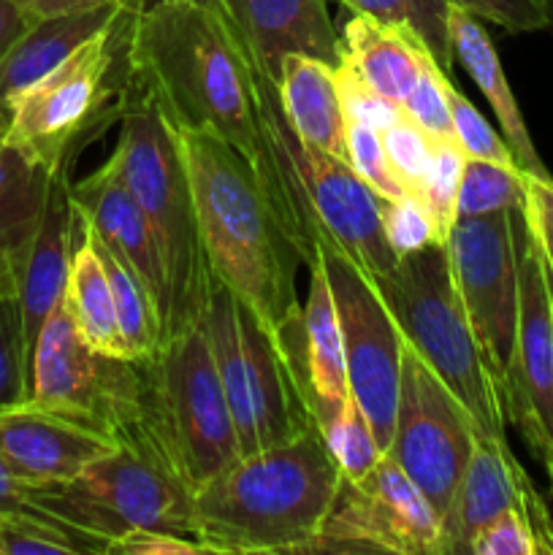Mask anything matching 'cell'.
I'll use <instances>...</instances> for the list:
<instances>
[{
	"instance_id": "obj_1",
	"label": "cell",
	"mask_w": 553,
	"mask_h": 555,
	"mask_svg": "<svg viewBox=\"0 0 553 555\" xmlns=\"http://www.w3.org/2000/svg\"><path fill=\"white\" fill-rule=\"evenodd\" d=\"M177 133L211 274L280 336L301 309L296 271L304 263L296 247L282 231L255 168L231 144L206 130L177 128Z\"/></svg>"
},
{
	"instance_id": "obj_51",
	"label": "cell",
	"mask_w": 553,
	"mask_h": 555,
	"mask_svg": "<svg viewBox=\"0 0 553 555\" xmlns=\"http://www.w3.org/2000/svg\"><path fill=\"white\" fill-rule=\"evenodd\" d=\"M548 9H551V20H553V0H548Z\"/></svg>"
},
{
	"instance_id": "obj_13",
	"label": "cell",
	"mask_w": 553,
	"mask_h": 555,
	"mask_svg": "<svg viewBox=\"0 0 553 555\" xmlns=\"http://www.w3.org/2000/svg\"><path fill=\"white\" fill-rule=\"evenodd\" d=\"M318 260L329 276L345 341L350 396L366 412L380 450L394 437L404 339L377 287L329 242H318Z\"/></svg>"
},
{
	"instance_id": "obj_36",
	"label": "cell",
	"mask_w": 553,
	"mask_h": 555,
	"mask_svg": "<svg viewBox=\"0 0 553 555\" xmlns=\"http://www.w3.org/2000/svg\"><path fill=\"white\" fill-rule=\"evenodd\" d=\"M345 141L347 163H350L352 171H356L380 198H404L407 190L404 184H401V179L396 177L394 166H390L383 133H380L377 128L356 122V119H347Z\"/></svg>"
},
{
	"instance_id": "obj_50",
	"label": "cell",
	"mask_w": 553,
	"mask_h": 555,
	"mask_svg": "<svg viewBox=\"0 0 553 555\" xmlns=\"http://www.w3.org/2000/svg\"><path fill=\"white\" fill-rule=\"evenodd\" d=\"M9 280H14V276H9V274H0V282H9ZM16 282V280H14Z\"/></svg>"
},
{
	"instance_id": "obj_10",
	"label": "cell",
	"mask_w": 553,
	"mask_h": 555,
	"mask_svg": "<svg viewBox=\"0 0 553 555\" xmlns=\"http://www.w3.org/2000/svg\"><path fill=\"white\" fill-rule=\"evenodd\" d=\"M27 404L117 439L139 421V366L130 358L95 350L81 336L63 296L33 350Z\"/></svg>"
},
{
	"instance_id": "obj_5",
	"label": "cell",
	"mask_w": 553,
	"mask_h": 555,
	"mask_svg": "<svg viewBox=\"0 0 553 555\" xmlns=\"http://www.w3.org/2000/svg\"><path fill=\"white\" fill-rule=\"evenodd\" d=\"M139 366V423L190 491L239 459L226 390L201 323L163 339Z\"/></svg>"
},
{
	"instance_id": "obj_42",
	"label": "cell",
	"mask_w": 553,
	"mask_h": 555,
	"mask_svg": "<svg viewBox=\"0 0 553 555\" xmlns=\"http://www.w3.org/2000/svg\"><path fill=\"white\" fill-rule=\"evenodd\" d=\"M450 3L510 33H535L553 25L548 0H450Z\"/></svg>"
},
{
	"instance_id": "obj_8",
	"label": "cell",
	"mask_w": 553,
	"mask_h": 555,
	"mask_svg": "<svg viewBox=\"0 0 553 555\" xmlns=\"http://www.w3.org/2000/svg\"><path fill=\"white\" fill-rule=\"evenodd\" d=\"M201 328L226 390L239 455L285 444L318 428L280 336L215 274Z\"/></svg>"
},
{
	"instance_id": "obj_19",
	"label": "cell",
	"mask_w": 553,
	"mask_h": 555,
	"mask_svg": "<svg viewBox=\"0 0 553 555\" xmlns=\"http://www.w3.org/2000/svg\"><path fill=\"white\" fill-rule=\"evenodd\" d=\"M70 195H74L76 211L92 231V236L103 247L112 249L123 263H128L133 274L144 282L146 291L152 293L157 312H160L163 334V320L168 312V274L150 217L136 204V198L123 184L119 173L114 171L108 157L90 177L70 184Z\"/></svg>"
},
{
	"instance_id": "obj_30",
	"label": "cell",
	"mask_w": 553,
	"mask_h": 555,
	"mask_svg": "<svg viewBox=\"0 0 553 555\" xmlns=\"http://www.w3.org/2000/svg\"><path fill=\"white\" fill-rule=\"evenodd\" d=\"M106 555V545L47 513L0 518V555Z\"/></svg>"
},
{
	"instance_id": "obj_16",
	"label": "cell",
	"mask_w": 553,
	"mask_h": 555,
	"mask_svg": "<svg viewBox=\"0 0 553 555\" xmlns=\"http://www.w3.org/2000/svg\"><path fill=\"white\" fill-rule=\"evenodd\" d=\"M510 507H518L529 520L540 542V555H553V518L548 504L515 461L507 439L477 437L470 464L442 518L439 555L470 553L477 531Z\"/></svg>"
},
{
	"instance_id": "obj_34",
	"label": "cell",
	"mask_w": 553,
	"mask_h": 555,
	"mask_svg": "<svg viewBox=\"0 0 553 555\" xmlns=\"http://www.w3.org/2000/svg\"><path fill=\"white\" fill-rule=\"evenodd\" d=\"M466 155L455 141H445V144L434 146V160L428 168V177L421 190V204L426 206L428 217H432L434 233H437V244L448 242L450 231H453L455 220H459V188H461V171H464Z\"/></svg>"
},
{
	"instance_id": "obj_18",
	"label": "cell",
	"mask_w": 553,
	"mask_h": 555,
	"mask_svg": "<svg viewBox=\"0 0 553 555\" xmlns=\"http://www.w3.org/2000/svg\"><path fill=\"white\" fill-rule=\"evenodd\" d=\"M81 150H70L49 177L47 201H43L41 220L33 233L27 253L16 271V296L22 307V325H25L27 358L33 363L38 334L49 314L54 312L65 296L70 271V253L76 236V206L70 195V168Z\"/></svg>"
},
{
	"instance_id": "obj_31",
	"label": "cell",
	"mask_w": 553,
	"mask_h": 555,
	"mask_svg": "<svg viewBox=\"0 0 553 555\" xmlns=\"http://www.w3.org/2000/svg\"><path fill=\"white\" fill-rule=\"evenodd\" d=\"M524 195L526 173L518 166L466 157L455 211L461 220V217H486L497 211L524 209Z\"/></svg>"
},
{
	"instance_id": "obj_6",
	"label": "cell",
	"mask_w": 553,
	"mask_h": 555,
	"mask_svg": "<svg viewBox=\"0 0 553 555\" xmlns=\"http://www.w3.org/2000/svg\"><path fill=\"white\" fill-rule=\"evenodd\" d=\"M30 502L70 529L108 545L136 531L195 537L193 491L166 464L141 423L117 448L63 482L30 488ZM198 540V537H195Z\"/></svg>"
},
{
	"instance_id": "obj_40",
	"label": "cell",
	"mask_w": 553,
	"mask_h": 555,
	"mask_svg": "<svg viewBox=\"0 0 553 555\" xmlns=\"http://www.w3.org/2000/svg\"><path fill=\"white\" fill-rule=\"evenodd\" d=\"M334 76H336V90H339V101H342V108H345L347 119H356V122L385 130L390 128L401 114H404L401 103H394L385 95H380L374 87H369L366 81H363L358 74H352L347 65L334 68Z\"/></svg>"
},
{
	"instance_id": "obj_29",
	"label": "cell",
	"mask_w": 553,
	"mask_h": 555,
	"mask_svg": "<svg viewBox=\"0 0 553 555\" xmlns=\"http://www.w3.org/2000/svg\"><path fill=\"white\" fill-rule=\"evenodd\" d=\"M352 14H366L388 25L407 27L432 52L439 68L450 74L455 63L453 43L448 33L450 0H339Z\"/></svg>"
},
{
	"instance_id": "obj_43",
	"label": "cell",
	"mask_w": 553,
	"mask_h": 555,
	"mask_svg": "<svg viewBox=\"0 0 553 555\" xmlns=\"http://www.w3.org/2000/svg\"><path fill=\"white\" fill-rule=\"evenodd\" d=\"M520 215H524L526 228H529L531 238L540 249L542 263H545L553 285V177L526 173V195Z\"/></svg>"
},
{
	"instance_id": "obj_3",
	"label": "cell",
	"mask_w": 553,
	"mask_h": 555,
	"mask_svg": "<svg viewBox=\"0 0 553 555\" xmlns=\"http://www.w3.org/2000/svg\"><path fill=\"white\" fill-rule=\"evenodd\" d=\"M339 482L320 428L239 455L193 493L195 537L209 553H312Z\"/></svg>"
},
{
	"instance_id": "obj_7",
	"label": "cell",
	"mask_w": 553,
	"mask_h": 555,
	"mask_svg": "<svg viewBox=\"0 0 553 555\" xmlns=\"http://www.w3.org/2000/svg\"><path fill=\"white\" fill-rule=\"evenodd\" d=\"M374 287L394 314L404 345L466 406L477 434L507 439L502 393L461 307L448 247L428 244L404 255Z\"/></svg>"
},
{
	"instance_id": "obj_33",
	"label": "cell",
	"mask_w": 553,
	"mask_h": 555,
	"mask_svg": "<svg viewBox=\"0 0 553 555\" xmlns=\"http://www.w3.org/2000/svg\"><path fill=\"white\" fill-rule=\"evenodd\" d=\"M323 437L331 455H334L336 466H339L342 480H363L374 469L380 455H383L366 412L358 406V401L352 396L342 404L334 421L323 428Z\"/></svg>"
},
{
	"instance_id": "obj_2",
	"label": "cell",
	"mask_w": 553,
	"mask_h": 555,
	"mask_svg": "<svg viewBox=\"0 0 553 555\" xmlns=\"http://www.w3.org/2000/svg\"><path fill=\"white\" fill-rule=\"evenodd\" d=\"M130 60L177 128L220 135L258 168L253 70L226 16L195 3H168L136 16Z\"/></svg>"
},
{
	"instance_id": "obj_49",
	"label": "cell",
	"mask_w": 553,
	"mask_h": 555,
	"mask_svg": "<svg viewBox=\"0 0 553 555\" xmlns=\"http://www.w3.org/2000/svg\"><path fill=\"white\" fill-rule=\"evenodd\" d=\"M9 133H11V108L0 103V146L9 144Z\"/></svg>"
},
{
	"instance_id": "obj_20",
	"label": "cell",
	"mask_w": 553,
	"mask_h": 555,
	"mask_svg": "<svg viewBox=\"0 0 553 555\" xmlns=\"http://www.w3.org/2000/svg\"><path fill=\"white\" fill-rule=\"evenodd\" d=\"M222 9L249 60L276 81L287 54H307L331 68L342 65V33L325 0H222Z\"/></svg>"
},
{
	"instance_id": "obj_12",
	"label": "cell",
	"mask_w": 553,
	"mask_h": 555,
	"mask_svg": "<svg viewBox=\"0 0 553 555\" xmlns=\"http://www.w3.org/2000/svg\"><path fill=\"white\" fill-rule=\"evenodd\" d=\"M518 211L461 217L445 242L461 307L499 393L518 331Z\"/></svg>"
},
{
	"instance_id": "obj_45",
	"label": "cell",
	"mask_w": 553,
	"mask_h": 555,
	"mask_svg": "<svg viewBox=\"0 0 553 555\" xmlns=\"http://www.w3.org/2000/svg\"><path fill=\"white\" fill-rule=\"evenodd\" d=\"M30 482L22 480L9 461L0 455V518H11V515L22 513H38L30 502Z\"/></svg>"
},
{
	"instance_id": "obj_41",
	"label": "cell",
	"mask_w": 553,
	"mask_h": 555,
	"mask_svg": "<svg viewBox=\"0 0 553 555\" xmlns=\"http://www.w3.org/2000/svg\"><path fill=\"white\" fill-rule=\"evenodd\" d=\"M470 555H540V542L524 513L510 507L477 531Z\"/></svg>"
},
{
	"instance_id": "obj_38",
	"label": "cell",
	"mask_w": 553,
	"mask_h": 555,
	"mask_svg": "<svg viewBox=\"0 0 553 555\" xmlns=\"http://www.w3.org/2000/svg\"><path fill=\"white\" fill-rule=\"evenodd\" d=\"M448 101L450 114H453L455 144L461 146V152H464L466 157L502 163V166H518L513 150H510V144L504 141V135H499L497 130L491 128V122L472 106V101L464 92L455 90L453 81H450L448 87Z\"/></svg>"
},
{
	"instance_id": "obj_17",
	"label": "cell",
	"mask_w": 553,
	"mask_h": 555,
	"mask_svg": "<svg viewBox=\"0 0 553 555\" xmlns=\"http://www.w3.org/2000/svg\"><path fill=\"white\" fill-rule=\"evenodd\" d=\"M280 341L296 369L309 412L323 431L342 410V404L350 399V383H347L339 314H336L334 293H331L329 276L320 260L309 266L307 301L282 328Z\"/></svg>"
},
{
	"instance_id": "obj_4",
	"label": "cell",
	"mask_w": 553,
	"mask_h": 555,
	"mask_svg": "<svg viewBox=\"0 0 553 555\" xmlns=\"http://www.w3.org/2000/svg\"><path fill=\"white\" fill-rule=\"evenodd\" d=\"M117 125L119 135L108 163L141 211L150 217L166 260L168 312L163 320V341L188 325L201 323L211 269L201 244L179 133L157 103L155 92L136 74L123 92Z\"/></svg>"
},
{
	"instance_id": "obj_44",
	"label": "cell",
	"mask_w": 553,
	"mask_h": 555,
	"mask_svg": "<svg viewBox=\"0 0 553 555\" xmlns=\"http://www.w3.org/2000/svg\"><path fill=\"white\" fill-rule=\"evenodd\" d=\"M106 555H211L195 537L168 534V531H136L112 542Z\"/></svg>"
},
{
	"instance_id": "obj_32",
	"label": "cell",
	"mask_w": 553,
	"mask_h": 555,
	"mask_svg": "<svg viewBox=\"0 0 553 555\" xmlns=\"http://www.w3.org/2000/svg\"><path fill=\"white\" fill-rule=\"evenodd\" d=\"M30 401V358L16 282H0V415Z\"/></svg>"
},
{
	"instance_id": "obj_23",
	"label": "cell",
	"mask_w": 553,
	"mask_h": 555,
	"mask_svg": "<svg viewBox=\"0 0 553 555\" xmlns=\"http://www.w3.org/2000/svg\"><path fill=\"white\" fill-rule=\"evenodd\" d=\"M426 54L415 33L366 14H352L342 30V65L394 103L415 90Z\"/></svg>"
},
{
	"instance_id": "obj_37",
	"label": "cell",
	"mask_w": 553,
	"mask_h": 555,
	"mask_svg": "<svg viewBox=\"0 0 553 555\" xmlns=\"http://www.w3.org/2000/svg\"><path fill=\"white\" fill-rule=\"evenodd\" d=\"M380 133H383L390 166L404 184L407 195L421 201V190L428 177V168H432L437 141L423 133L407 114H401L390 128L380 130Z\"/></svg>"
},
{
	"instance_id": "obj_52",
	"label": "cell",
	"mask_w": 553,
	"mask_h": 555,
	"mask_svg": "<svg viewBox=\"0 0 553 555\" xmlns=\"http://www.w3.org/2000/svg\"><path fill=\"white\" fill-rule=\"evenodd\" d=\"M548 477H551V488H553V472H551V475H548Z\"/></svg>"
},
{
	"instance_id": "obj_14",
	"label": "cell",
	"mask_w": 553,
	"mask_h": 555,
	"mask_svg": "<svg viewBox=\"0 0 553 555\" xmlns=\"http://www.w3.org/2000/svg\"><path fill=\"white\" fill-rule=\"evenodd\" d=\"M442 520L421 488L380 455L363 480H342L312 553L439 555Z\"/></svg>"
},
{
	"instance_id": "obj_27",
	"label": "cell",
	"mask_w": 553,
	"mask_h": 555,
	"mask_svg": "<svg viewBox=\"0 0 553 555\" xmlns=\"http://www.w3.org/2000/svg\"><path fill=\"white\" fill-rule=\"evenodd\" d=\"M65 301H68L74 323L79 325L81 336L90 341L95 350L106 356L128 358L123 345V336L117 328V312H114L112 285H108L106 269L98 255L95 238L90 228L76 211V236L74 253H70L68 285H65ZM133 361V358H130Z\"/></svg>"
},
{
	"instance_id": "obj_39",
	"label": "cell",
	"mask_w": 553,
	"mask_h": 555,
	"mask_svg": "<svg viewBox=\"0 0 553 555\" xmlns=\"http://www.w3.org/2000/svg\"><path fill=\"white\" fill-rule=\"evenodd\" d=\"M383 228L390 249L399 258L417 253V249L428 247V244H437V233H434L426 206L417 198H412V195L394 201L383 198Z\"/></svg>"
},
{
	"instance_id": "obj_22",
	"label": "cell",
	"mask_w": 553,
	"mask_h": 555,
	"mask_svg": "<svg viewBox=\"0 0 553 555\" xmlns=\"http://www.w3.org/2000/svg\"><path fill=\"white\" fill-rule=\"evenodd\" d=\"M448 33L450 43H453L455 60L464 65L466 74L475 79V85L480 87L486 101L491 103L504 141H507L510 150H513L515 163H518L520 171L535 173V177H551V171L545 168L542 157L537 155V146L535 141H531L526 119L524 114H520L513 90H510L507 74H504L502 60H499L497 47H493L491 38H488L486 27L477 22L475 14H470V11L461 9V5L450 3Z\"/></svg>"
},
{
	"instance_id": "obj_21",
	"label": "cell",
	"mask_w": 553,
	"mask_h": 555,
	"mask_svg": "<svg viewBox=\"0 0 553 555\" xmlns=\"http://www.w3.org/2000/svg\"><path fill=\"white\" fill-rule=\"evenodd\" d=\"M114 448L112 434L33 404L0 415V455L30 486L70 480Z\"/></svg>"
},
{
	"instance_id": "obj_26",
	"label": "cell",
	"mask_w": 553,
	"mask_h": 555,
	"mask_svg": "<svg viewBox=\"0 0 553 555\" xmlns=\"http://www.w3.org/2000/svg\"><path fill=\"white\" fill-rule=\"evenodd\" d=\"M52 171L16 144L0 146V274L16 280L41 220Z\"/></svg>"
},
{
	"instance_id": "obj_25",
	"label": "cell",
	"mask_w": 553,
	"mask_h": 555,
	"mask_svg": "<svg viewBox=\"0 0 553 555\" xmlns=\"http://www.w3.org/2000/svg\"><path fill=\"white\" fill-rule=\"evenodd\" d=\"M119 11L123 5L108 0L95 9L38 20L0 63V103L11 106L27 87L36 85L41 76L70 57L81 43L112 25Z\"/></svg>"
},
{
	"instance_id": "obj_15",
	"label": "cell",
	"mask_w": 553,
	"mask_h": 555,
	"mask_svg": "<svg viewBox=\"0 0 553 555\" xmlns=\"http://www.w3.org/2000/svg\"><path fill=\"white\" fill-rule=\"evenodd\" d=\"M518 238V331L502 379L504 417L520 431L535 459L553 472V285L542 255L515 220Z\"/></svg>"
},
{
	"instance_id": "obj_9",
	"label": "cell",
	"mask_w": 553,
	"mask_h": 555,
	"mask_svg": "<svg viewBox=\"0 0 553 555\" xmlns=\"http://www.w3.org/2000/svg\"><path fill=\"white\" fill-rule=\"evenodd\" d=\"M133 25L136 14L123 9L112 25L27 87L9 106V144L41 166L57 168L70 150H85L117 122L123 92L133 76Z\"/></svg>"
},
{
	"instance_id": "obj_35",
	"label": "cell",
	"mask_w": 553,
	"mask_h": 555,
	"mask_svg": "<svg viewBox=\"0 0 553 555\" xmlns=\"http://www.w3.org/2000/svg\"><path fill=\"white\" fill-rule=\"evenodd\" d=\"M448 87H450L448 74L439 68V63L432 57V54H426L421 68V79H417L415 90H412L410 95H407V101L401 103L407 117H410L423 133L432 135L434 141H439V144H445V141H455Z\"/></svg>"
},
{
	"instance_id": "obj_47",
	"label": "cell",
	"mask_w": 553,
	"mask_h": 555,
	"mask_svg": "<svg viewBox=\"0 0 553 555\" xmlns=\"http://www.w3.org/2000/svg\"><path fill=\"white\" fill-rule=\"evenodd\" d=\"M22 9L27 11L36 20H47V16H60V14H74V11L95 9V5L108 3V0H16Z\"/></svg>"
},
{
	"instance_id": "obj_24",
	"label": "cell",
	"mask_w": 553,
	"mask_h": 555,
	"mask_svg": "<svg viewBox=\"0 0 553 555\" xmlns=\"http://www.w3.org/2000/svg\"><path fill=\"white\" fill-rule=\"evenodd\" d=\"M280 106L293 133L312 150L347 160V117L334 68L307 54H287L280 65Z\"/></svg>"
},
{
	"instance_id": "obj_46",
	"label": "cell",
	"mask_w": 553,
	"mask_h": 555,
	"mask_svg": "<svg viewBox=\"0 0 553 555\" xmlns=\"http://www.w3.org/2000/svg\"><path fill=\"white\" fill-rule=\"evenodd\" d=\"M36 22V16L27 14L16 0H0V63Z\"/></svg>"
},
{
	"instance_id": "obj_11",
	"label": "cell",
	"mask_w": 553,
	"mask_h": 555,
	"mask_svg": "<svg viewBox=\"0 0 553 555\" xmlns=\"http://www.w3.org/2000/svg\"><path fill=\"white\" fill-rule=\"evenodd\" d=\"M477 437L480 434L466 406L404 345L394 437L385 453L421 488L439 520L453 502Z\"/></svg>"
},
{
	"instance_id": "obj_28",
	"label": "cell",
	"mask_w": 553,
	"mask_h": 555,
	"mask_svg": "<svg viewBox=\"0 0 553 555\" xmlns=\"http://www.w3.org/2000/svg\"><path fill=\"white\" fill-rule=\"evenodd\" d=\"M95 247L103 269H106L108 285H112L114 312H117V328L123 336L125 352L133 361L136 358H150L160 345V312H157L155 298L146 291L144 282L133 274V269L123 263L112 249L103 247L98 238Z\"/></svg>"
},
{
	"instance_id": "obj_48",
	"label": "cell",
	"mask_w": 553,
	"mask_h": 555,
	"mask_svg": "<svg viewBox=\"0 0 553 555\" xmlns=\"http://www.w3.org/2000/svg\"><path fill=\"white\" fill-rule=\"evenodd\" d=\"M123 9L133 11L136 16L141 14H150V11L160 9V5H168V3H195V5H204V9H211L217 11L220 16H226V9H222V0H117Z\"/></svg>"
}]
</instances>
